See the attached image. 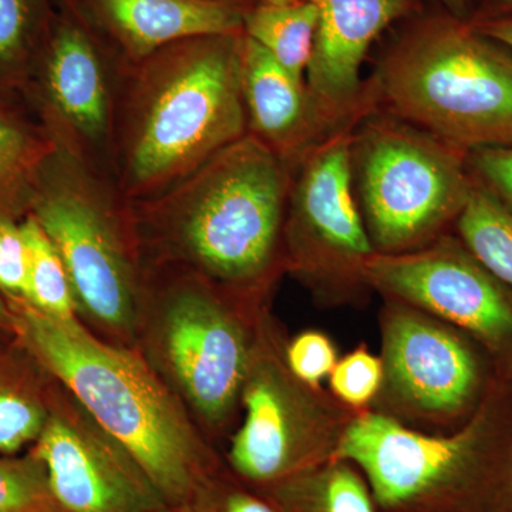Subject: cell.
Instances as JSON below:
<instances>
[{"instance_id": "1", "label": "cell", "mask_w": 512, "mask_h": 512, "mask_svg": "<svg viewBox=\"0 0 512 512\" xmlns=\"http://www.w3.org/2000/svg\"><path fill=\"white\" fill-rule=\"evenodd\" d=\"M10 335L136 458L165 504L183 508L214 477L215 457L191 414L136 349L6 296Z\"/></svg>"}, {"instance_id": "2", "label": "cell", "mask_w": 512, "mask_h": 512, "mask_svg": "<svg viewBox=\"0 0 512 512\" xmlns=\"http://www.w3.org/2000/svg\"><path fill=\"white\" fill-rule=\"evenodd\" d=\"M289 184L288 161L248 133L158 197L130 202L144 264L255 291L278 264Z\"/></svg>"}, {"instance_id": "3", "label": "cell", "mask_w": 512, "mask_h": 512, "mask_svg": "<svg viewBox=\"0 0 512 512\" xmlns=\"http://www.w3.org/2000/svg\"><path fill=\"white\" fill-rule=\"evenodd\" d=\"M242 36L195 37L126 64L114 184L128 202L158 197L247 136Z\"/></svg>"}, {"instance_id": "4", "label": "cell", "mask_w": 512, "mask_h": 512, "mask_svg": "<svg viewBox=\"0 0 512 512\" xmlns=\"http://www.w3.org/2000/svg\"><path fill=\"white\" fill-rule=\"evenodd\" d=\"M29 214L66 266L77 318L137 350L147 271L130 202L116 184L55 148L37 173Z\"/></svg>"}, {"instance_id": "5", "label": "cell", "mask_w": 512, "mask_h": 512, "mask_svg": "<svg viewBox=\"0 0 512 512\" xmlns=\"http://www.w3.org/2000/svg\"><path fill=\"white\" fill-rule=\"evenodd\" d=\"M137 350L195 423L220 430L241 400L256 339L231 291L170 265H148Z\"/></svg>"}, {"instance_id": "6", "label": "cell", "mask_w": 512, "mask_h": 512, "mask_svg": "<svg viewBox=\"0 0 512 512\" xmlns=\"http://www.w3.org/2000/svg\"><path fill=\"white\" fill-rule=\"evenodd\" d=\"M380 89L400 117L451 146H512V57L471 30H420L387 57Z\"/></svg>"}, {"instance_id": "7", "label": "cell", "mask_w": 512, "mask_h": 512, "mask_svg": "<svg viewBox=\"0 0 512 512\" xmlns=\"http://www.w3.org/2000/svg\"><path fill=\"white\" fill-rule=\"evenodd\" d=\"M335 457L362 468L386 512H512V476L488 466L478 423L433 437L362 414L340 437Z\"/></svg>"}, {"instance_id": "8", "label": "cell", "mask_w": 512, "mask_h": 512, "mask_svg": "<svg viewBox=\"0 0 512 512\" xmlns=\"http://www.w3.org/2000/svg\"><path fill=\"white\" fill-rule=\"evenodd\" d=\"M367 234L383 254H402L458 217L473 185L460 148L420 128L377 121L356 144Z\"/></svg>"}, {"instance_id": "9", "label": "cell", "mask_w": 512, "mask_h": 512, "mask_svg": "<svg viewBox=\"0 0 512 512\" xmlns=\"http://www.w3.org/2000/svg\"><path fill=\"white\" fill-rule=\"evenodd\" d=\"M126 64L84 20L53 26L36 62V97L56 148L114 183V143Z\"/></svg>"}, {"instance_id": "10", "label": "cell", "mask_w": 512, "mask_h": 512, "mask_svg": "<svg viewBox=\"0 0 512 512\" xmlns=\"http://www.w3.org/2000/svg\"><path fill=\"white\" fill-rule=\"evenodd\" d=\"M60 512H154L167 507L123 444L53 383L49 416L32 447Z\"/></svg>"}, {"instance_id": "11", "label": "cell", "mask_w": 512, "mask_h": 512, "mask_svg": "<svg viewBox=\"0 0 512 512\" xmlns=\"http://www.w3.org/2000/svg\"><path fill=\"white\" fill-rule=\"evenodd\" d=\"M370 284L490 342L512 335V302L498 279L453 242L426 251L373 254L362 266Z\"/></svg>"}, {"instance_id": "12", "label": "cell", "mask_w": 512, "mask_h": 512, "mask_svg": "<svg viewBox=\"0 0 512 512\" xmlns=\"http://www.w3.org/2000/svg\"><path fill=\"white\" fill-rule=\"evenodd\" d=\"M296 382L269 343L256 340L241 392L244 421L228 453L245 480L271 485L315 466L311 409Z\"/></svg>"}, {"instance_id": "13", "label": "cell", "mask_w": 512, "mask_h": 512, "mask_svg": "<svg viewBox=\"0 0 512 512\" xmlns=\"http://www.w3.org/2000/svg\"><path fill=\"white\" fill-rule=\"evenodd\" d=\"M353 138L346 133L303 151L291 164L284 241L293 258L323 254L363 266L373 244L352 191ZM293 160V161H295ZM292 163V161H291Z\"/></svg>"}, {"instance_id": "14", "label": "cell", "mask_w": 512, "mask_h": 512, "mask_svg": "<svg viewBox=\"0 0 512 512\" xmlns=\"http://www.w3.org/2000/svg\"><path fill=\"white\" fill-rule=\"evenodd\" d=\"M382 362L393 392L421 412H456L476 387V362L466 345L407 309L393 311L386 320Z\"/></svg>"}, {"instance_id": "15", "label": "cell", "mask_w": 512, "mask_h": 512, "mask_svg": "<svg viewBox=\"0 0 512 512\" xmlns=\"http://www.w3.org/2000/svg\"><path fill=\"white\" fill-rule=\"evenodd\" d=\"M308 69L309 94L323 117L350 109L360 67L377 36L410 8V0H319Z\"/></svg>"}, {"instance_id": "16", "label": "cell", "mask_w": 512, "mask_h": 512, "mask_svg": "<svg viewBox=\"0 0 512 512\" xmlns=\"http://www.w3.org/2000/svg\"><path fill=\"white\" fill-rule=\"evenodd\" d=\"M84 15L113 43L124 64L205 36L244 33V13L227 0H82Z\"/></svg>"}, {"instance_id": "17", "label": "cell", "mask_w": 512, "mask_h": 512, "mask_svg": "<svg viewBox=\"0 0 512 512\" xmlns=\"http://www.w3.org/2000/svg\"><path fill=\"white\" fill-rule=\"evenodd\" d=\"M241 89L248 133L291 163L301 156L322 119L303 80L271 53L242 36Z\"/></svg>"}, {"instance_id": "18", "label": "cell", "mask_w": 512, "mask_h": 512, "mask_svg": "<svg viewBox=\"0 0 512 512\" xmlns=\"http://www.w3.org/2000/svg\"><path fill=\"white\" fill-rule=\"evenodd\" d=\"M53 383L18 343L0 346V454L35 443L49 416Z\"/></svg>"}, {"instance_id": "19", "label": "cell", "mask_w": 512, "mask_h": 512, "mask_svg": "<svg viewBox=\"0 0 512 512\" xmlns=\"http://www.w3.org/2000/svg\"><path fill=\"white\" fill-rule=\"evenodd\" d=\"M268 487L278 512H375L366 484L343 460L315 464Z\"/></svg>"}, {"instance_id": "20", "label": "cell", "mask_w": 512, "mask_h": 512, "mask_svg": "<svg viewBox=\"0 0 512 512\" xmlns=\"http://www.w3.org/2000/svg\"><path fill=\"white\" fill-rule=\"evenodd\" d=\"M318 3H262L244 13V35L266 52L296 79L303 80L311 62Z\"/></svg>"}, {"instance_id": "21", "label": "cell", "mask_w": 512, "mask_h": 512, "mask_svg": "<svg viewBox=\"0 0 512 512\" xmlns=\"http://www.w3.org/2000/svg\"><path fill=\"white\" fill-rule=\"evenodd\" d=\"M458 228L471 255L512 286V207L484 188L473 187L458 215Z\"/></svg>"}, {"instance_id": "22", "label": "cell", "mask_w": 512, "mask_h": 512, "mask_svg": "<svg viewBox=\"0 0 512 512\" xmlns=\"http://www.w3.org/2000/svg\"><path fill=\"white\" fill-rule=\"evenodd\" d=\"M55 144L9 114L0 113V215L30 210L33 185Z\"/></svg>"}, {"instance_id": "23", "label": "cell", "mask_w": 512, "mask_h": 512, "mask_svg": "<svg viewBox=\"0 0 512 512\" xmlns=\"http://www.w3.org/2000/svg\"><path fill=\"white\" fill-rule=\"evenodd\" d=\"M28 247V279L23 301L53 318H77L69 275L59 252L32 214L20 222Z\"/></svg>"}, {"instance_id": "24", "label": "cell", "mask_w": 512, "mask_h": 512, "mask_svg": "<svg viewBox=\"0 0 512 512\" xmlns=\"http://www.w3.org/2000/svg\"><path fill=\"white\" fill-rule=\"evenodd\" d=\"M39 22L37 0H0V86L28 80Z\"/></svg>"}, {"instance_id": "25", "label": "cell", "mask_w": 512, "mask_h": 512, "mask_svg": "<svg viewBox=\"0 0 512 512\" xmlns=\"http://www.w3.org/2000/svg\"><path fill=\"white\" fill-rule=\"evenodd\" d=\"M0 512H60L46 468L32 451L0 456Z\"/></svg>"}, {"instance_id": "26", "label": "cell", "mask_w": 512, "mask_h": 512, "mask_svg": "<svg viewBox=\"0 0 512 512\" xmlns=\"http://www.w3.org/2000/svg\"><path fill=\"white\" fill-rule=\"evenodd\" d=\"M383 379L382 360L366 349H359L336 363L330 373V386L343 402L360 407L376 396Z\"/></svg>"}, {"instance_id": "27", "label": "cell", "mask_w": 512, "mask_h": 512, "mask_svg": "<svg viewBox=\"0 0 512 512\" xmlns=\"http://www.w3.org/2000/svg\"><path fill=\"white\" fill-rule=\"evenodd\" d=\"M285 365L299 383L318 387L338 363L332 342L320 332H303L289 343Z\"/></svg>"}, {"instance_id": "28", "label": "cell", "mask_w": 512, "mask_h": 512, "mask_svg": "<svg viewBox=\"0 0 512 512\" xmlns=\"http://www.w3.org/2000/svg\"><path fill=\"white\" fill-rule=\"evenodd\" d=\"M28 279V247L20 222L0 215V292L22 298Z\"/></svg>"}, {"instance_id": "29", "label": "cell", "mask_w": 512, "mask_h": 512, "mask_svg": "<svg viewBox=\"0 0 512 512\" xmlns=\"http://www.w3.org/2000/svg\"><path fill=\"white\" fill-rule=\"evenodd\" d=\"M181 512H278L268 501L247 493L222 487L215 476L195 494Z\"/></svg>"}, {"instance_id": "30", "label": "cell", "mask_w": 512, "mask_h": 512, "mask_svg": "<svg viewBox=\"0 0 512 512\" xmlns=\"http://www.w3.org/2000/svg\"><path fill=\"white\" fill-rule=\"evenodd\" d=\"M474 163L485 180L512 207V146L480 148Z\"/></svg>"}, {"instance_id": "31", "label": "cell", "mask_w": 512, "mask_h": 512, "mask_svg": "<svg viewBox=\"0 0 512 512\" xmlns=\"http://www.w3.org/2000/svg\"><path fill=\"white\" fill-rule=\"evenodd\" d=\"M483 35L503 43L512 50V20L488 23L483 28Z\"/></svg>"}, {"instance_id": "32", "label": "cell", "mask_w": 512, "mask_h": 512, "mask_svg": "<svg viewBox=\"0 0 512 512\" xmlns=\"http://www.w3.org/2000/svg\"><path fill=\"white\" fill-rule=\"evenodd\" d=\"M0 330L10 333V309L6 296H0Z\"/></svg>"}, {"instance_id": "33", "label": "cell", "mask_w": 512, "mask_h": 512, "mask_svg": "<svg viewBox=\"0 0 512 512\" xmlns=\"http://www.w3.org/2000/svg\"><path fill=\"white\" fill-rule=\"evenodd\" d=\"M443 2L450 6L451 9L461 10L463 9L464 2H466V0H443Z\"/></svg>"}, {"instance_id": "34", "label": "cell", "mask_w": 512, "mask_h": 512, "mask_svg": "<svg viewBox=\"0 0 512 512\" xmlns=\"http://www.w3.org/2000/svg\"><path fill=\"white\" fill-rule=\"evenodd\" d=\"M266 3H279V5H282V3H298V2H312V3H319V0H264Z\"/></svg>"}, {"instance_id": "35", "label": "cell", "mask_w": 512, "mask_h": 512, "mask_svg": "<svg viewBox=\"0 0 512 512\" xmlns=\"http://www.w3.org/2000/svg\"><path fill=\"white\" fill-rule=\"evenodd\" d=\"M154 512H181V511L177 510V508L165 507V508H161V510L154 511Z\"/></svg>"}, {"instance_id": "36", "label": "cell", "mask_w": 512, "mask_h": 512, "mask_svg": "<svg viewBox=\"0 0 512 512\" xmlns=\"http://www.w3.org/2000/svg\"><path fill=\"white\" fill-rule=\"evenodd\" d=\"M501 3H504V5H510L512 6V0H500Z\"/></svg>"}]
</instances>
